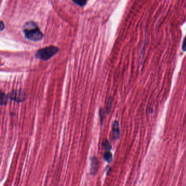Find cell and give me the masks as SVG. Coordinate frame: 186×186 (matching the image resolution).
I'll list each match as a JSON object with an SVG mask.
<instances>
[{
    "instance_id": "obj_1",
    "label": "cell",
    "mask_w": 186,
    "mask_h": 186,
    "mask_svg": "<svg viewBox=\"0 0 186 186\" xmlns=\"http://www.w3.org/2000/svg\"><path fill=\"white\" fill-rule=\"evenodd\" d=\"M25 37L32 41H40L43 38V35L41 32L37 25L33 21H28L23 27Z\"/></svg>"
},
{
    "instance_id": "obj_2",
    "label": "cell",
    "mask_w": 186,
    "mask_h": 186,
    "mask_svg": "<svg viewBox=\"0 0 186 186\" xmlns=\"http://www.w3.org/2000/svg\"><path fill=\"white\" fill-rule=\"evenodd\" d=\"M59 51V48L56 46H49L38 50L36 53V57L38 59L46 61L57 53Z\"/></svg>"
},
{
    "instance_id": "obj_3",
    "label": "cell",
    "mask_w": 186,
    "mask_h": 186,
    "mask_svg": "<svg viewBox=\"0 0 186 186\" xmlns=\"http://www.w3.org/2000/svg\"><path fill=\"white\" fill-rule=\"evenodd\" d=\"M7 96L9 98L16 102L24 101L26 98L25 93L23 91L19 90L12 91Z\"/></svg>"
},
{
    "instance_id": "obj_4",
    "label": "cell",
    "mask_w": 186,
    "mask_h": 186,
    "mask_svg": "<svg viewBox=\"0 0 186 186\" xmlns=\"http://www.w3.org/2000/svg\"><path fill=\"white\" fill-rule=\"evenodd\" d=\"M99 167V162L98 158L96 157H93L91 158V174L92 175H96V173L98 170Z\"/></svg>"
},
{
    "instance_id": "obj_5",
    "label": "cell",
    "mask_w": 186,
    "mask_h": 186,
    "mask_svg": "<svg viewBox=\"0 0 186 186\" xmlns=\"http://www.w3.org/2000/svg\"><path fill=\"white\" fill-rule=\"evenodd\" d=\"M112 132L115 139H118L120 138V130L119 124L117 121H115L112 125Z\"/></svg>"
},
{
    "instance_id": "obj_6",
    "label": "cell",
    "mask_w": 186,
    "mask_h": 186,
    "mask_svg": "<svg viewBox=\"0 0 186 186\" xmlns=\"http://www.w3.org/2000/svg\"><path fill=\"white\" fill-rule=\"evenodd\" d=\"M104 160L108 163H110L112 160V155L110 151H106L103 155Z\"/></svg>"
},
{
    "instance_id": "obj_7",
    "label": "cell",
    "mask_w": 186,
    "mask_h": 186,
    "mask_svg": "<svg viewBox=\"0 0 186 186\" xmlns=\"http://www.w3.org/2000/svg\"><path fill=\"white\" fill-rule=\"evenodd\" d=\"M1 97H0V99H1V104L3 105H5L7 103V100H8V96L5 95V93H3L2 91H1Z\"/></svg>"
},
{
    "instance_id": "obj_8",
    "label": "cell",
    "mask_w": 186,
    "mask_h": 186,
    "mask_svg": "<svg viewBox=\"0 0 186 186\" xmlns=\"http://www.w3.org/2000/svg\"><path fill=\"white\" fill-rule=\"evenodd\" d=\"M102 146H103L106 151H110V150L112 149V145L108 140H105V141H103Z\"/></svg>"
},
{
    "instance_id": "obj_9",
    "label": "cell",
    "mask_w": 186,
    "mask_h": 186,
    "mask_svg": "<svg viewBox=\"0 0 186 186\" xmlns=\"http://www.w3.org/2000/svg\"><path fill=\"white\" fill-rule=\"evenodd\" d=\"M73 2H74L75 3H76L77 5H79V6L81 7H83L84 5H86V3H87L86 1H73Z\"/></svg>"
},
{
    "instance_id": "obj_10",
    "label": "cell",
    "mask_w": 186,
    "mask_h": 186,
    "mask_svg": "<svg viewBox=\"0 0 186 186\" xmlns=\"http://www.w3.org/2000/svg\"><path fill=\"white\" fill-rule=\"evenodd\" d=\"M182 50L185 51H186V37L184 38V42H183V44H182Z\"/></svg>"
},
{
    "instance_id": "obj_11",
    "label": "cell",
    "mask_w": 186,
    "mask_h": 186,
    "mask_svg": "<svg viewBox=\"0 0 186 186\" xmlns=\"http://www.w3.org/2000/svg\"><path fill=\"white\" fill-rule=\"evenodd\" d=\"M4 28H5V25H4V24H3V21H1V30L2 31Z\"/></svg>"
}]
</instances>
